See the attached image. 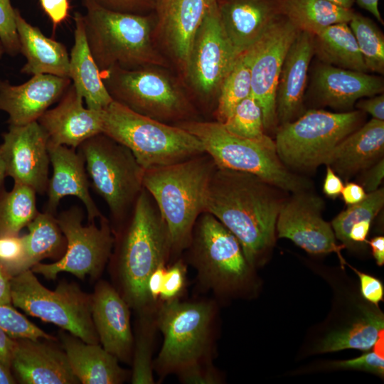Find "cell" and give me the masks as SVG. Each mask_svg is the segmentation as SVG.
Instances as JSON below:
<instances>
[{"instance_id": "obj_1", "label": "cell", "mask_w": 384, "mask_h": 384, "mask_svg": "<svg viewBox=\"0 0 384 384\" xmlns=\"http://www.w3.org/2000/svg\"><path fill=\"white\" fill-rule=\"evenodd\" d=\"M281 191L254 174L218 166L210 178L204 212L236 237L252 267L274 242L277 217L286 200Z\"/></svg>"}, {"instance_id": "obj_2", "label": "cell", "mask_w": 384, "mask_h": 384, "mask_svg": "<svg viewBox=\"0 0 384 384\" xmlns=\"http://www.w3.org/2000/svg\"><path fill=\"white\" fill-rule=\"evenodd\" d=\"M110 259L118 292L139 314L155 311L146 284L152 272L172 256L167 225L151 194L144 188L126 219L113 230Z\"/></svg>"}, {"instance_id": "obj_3", "label": "cell", "mask_w": 384, "mask_h": 384, "mask_svg": "<svg viewBox=\"0 0 384 384\" xmlns=\"http://www.w3.org/2000/svg\"><path fill=\"white\" fill-rule=\"evenodd\" d=\"M217 166L206 153L145 170L144 188L167 225L172 256L188 247L194 224L205 211L208 185Z\"/></svg>"}, {"instance_id": "obj_4", "label": "cell", "mask_w": 384, "mask_h": 384, "mask_svg": "<svg viewBox=\"0 0 384 384\" xmlns=\"http://www.w3.org/2000/svg\"><path fill=\"white\" fill-rule=\"evenodd\" d=\"M82 2L87 41L101 73L112 68L134 70L163 63L151 41L154 11L133 14L107 9L94 0Z\"/></svg>"}, {"instance_id": "obj_5", "label": "cell", "mask_w": 384, "mask_h": 384, "mask_svg": "<svg viewBox=\"0 0 384 384\" xmlns=\"http://www.w3.org/2000/svg\"><path fill=\"white\" fill-rule=\"evenodd\" d=\"M102 133L128 148L144 170L174 164L205 153L193 134L139 114L113 100L102 110Z\"/></svg>"}, {"instance_id": "obj_6", "label": "cell", "mask_w": 384, "mask_h": 384, "mask_svg": "<svg viewBox=\"0 0 384 384\" xmlns=\"http://www.w3.org/2000/svg\"><path fill=\"white\" fill-rule=\"evenodd\" d=\"M175 125L196 137L219 168L254 174L285 192L294 193L310 187L307 179L292 172L281 161L272 139L262 142L242 138L217 121L193 119Z\"/></svg>"}, {"instance_id": "obj_7", "label": "cell", "mask_w": 384, "mask_h": 384, "mask_svg": "<svg viewBox=\"0 0 384 384\" xmlns=\"http://www.w3.org/2000/svg\"><path fill=\"white\" fill-rule=\"evenodd\" d=\"M214 317L215 306L210 302L178 298L159 302L155 323L164 339L153 368L160 377L210 362Z\"/></svg>"}, {"instance_id": "obj_8", "label": "cell", "mask_w": 384, "mask_h": 384, "mask_svg": "<svg viewBox=\"0 0 384 384\" xmlns=\"http://www.w3.org/2000/svg\"><path fill=\"white\" fill-rule=\"evenodd\" d=\"M77 149L85 159L90 186L108 206L114 230L128 216L143 190L145 170L128 148L103 133Z\"/></svg>"}, {"instance_id": "obj_9", "label": "cell", "mask_w": 384, "mask_h": 384, "mask_svg": "<svg viewBox=\"0 0 384 384\" xmlns=\"http://www.w3.org/2000/svg\"><path fill=\"white\" fill-rule=\"evenodd\" d=\"M12 305L26 314L52 323L88 343H100L92 318V294L74 282L45 287L31 270L11 279Z\"/></svg>"}, {"instance_id": "obj_10", "label": "cell", "mask_w": 384, "mask_h": 384, "mask_svg": "<svg viewBox=\"0 0 384 384\" xmlns=\"http://www.w3.org/2000/svg\"><path fill=\"white\" fill-rule=\"evenodd\" d=\"M362 118L360 110H309L279 127L274 141L277 154L289 170L312 171L325 164L334 147L358 128Z\"/></svg>"}, {"instance_id": "obj_11", "label": "cell", "mask_w": 384, "mask_h": 384, "mask_svg": "<svg viewBox=\"0 0 384 384\" xmlns=\"http://www.w3.org/2000/svg\"><path fill=\"white\" fill-rule=\"evenodd\" d=\"M188 261L202 286L216 293L235 290L248 280L251 266L236 237L208 212L197 218L188 247Z\"/></svg>"}, {"instance_id": "obj_12", "label": "cell", "mask_w": 384, "mask_h": 384, "mask_svg": "<svg viewBox=\"0 0 384 384\" xmlns=\"http://www.w3.org/2000/svg\"><path fill=\"white\" fill-rule=\"evenodd\" d=\"M56 217L65 240L64 255L53 263L38 262L31 269L35 274L53 280L59 273H70L80 279L98 278L110 261L114 235L110 221L102 215L100 226L95 222L82 225L84 215L78 206L62 211Z\"/></svg>"}, {"instance_id": "obj_13", "label": "cell", "mask_w": 384, "mask_h": 384, "mask_svg": "<svg viewBox=\"0 0 384 384\" xmlns=\"http://www.w3.org/2000/svg\"><path fill=\"white\" fill-rule=\"evenodd\" d=\"M102 77L113 100L139 114L165 123L191 120L193 111L189 102L160 72L144 68H112L102 72Z\"/></svg>"}, {"instance_id": "obj_14", "label": "cell", "mask_w": 384, "mask_h": 384, "mask_svg": "<svg viewBox=\"0 0 384 384\" xmlns=\"http://www.w3.org/2000/svg\"><path fill=\"white\" fill-rule=\"evenodd\" d=\"M238 56L224 31L214 1L194 36L186 75L201 95L213 96L218 94Z\"/></svg>"}, {"instance_id": "obj_15", "label": "cell", "mask_w": 384, "mask_h": 384, "mask_svg": "<svg viewBox=\"0 0 384 384\" xmlns=\"http://www.w3.org/2000/svg\"><path fill=\"white\" fill-rule=\"evenodd\" d=\"M299 30L282 16L250 48L251 95L262 112L265 130L274 129L276 118V91L286 54Z\"/></svg>"}, {"instance_id": "obj_16", "label": "cell", "mask_w": 384, "mask_h": 384, "mask_svg": "<svg viewBox=\"0 0 384 384\" xmlns=\"http://www.w3.org/2000/svg\"><path fill=\"white\" fill-rule=\"evenodd\" d=\"M323 200L307 191L294 193L283 203L276 223L279 238L290 239L296 245L312 254L336 252L342 263L344 260L331 224L321 217Z\"/></svg>"}, {"instance_id": "obj_17", "label": "cell", "mask_w": 384, "mask_h": 384, "mask_svg": "<svg viewBox=\"0 0 384 384\" xmlns=\"http://www.w3.org/2000/svg\"><path fill=\"white\" fill-rule=\"evenodd\" d=\"M0 149L6 175L15 183L26 185L36 193L47 191L49 180L48 137L37 121L22 126L10 125L2 135Z\"/></svg>"}, {"instance_id": "obj_18", "label": "cell", "mask_w": 384, "mask_h": 384, "mask_svg": "<svg viewBox=\"0 0 384 384\" xmlns=\"http://www.w3.org/2000/svg\"><path fill=\"white\" fill-rule=\"evenodd\" d=\"M55 341L15 338L11 370L16 381L22 384L80 383L65 351Z\"/></svg>"}, {"instance_id": "obj_19", "label": "cell", "mask_w": 384, "mask_h": 384, "mask_svg": "<svg viewBox=\"0 0 384 384\" xmlns=\"http://www.w3.org/2000/svg\"><path fill=\"white\" fill-rule=\"evenodd\" d=\"M130 307L117 289L99 281L92 294V318L100 345L119 361L131 363L134 337Z\"/></svg>"}, {"instance_id": "obj_20", "label": "cell", "mask_w": 384, "mask_h": 384, "mask_svg": "<svg viewBox=\"0 0 384 384\" xmlns=\"http://www.w3.org/2000/svg\"><path fill=\"white\" fill-rule=\"evenodd\" d=\"M215 1L224 31L239 55L283 16V0Z\"/></svg>"}, {"instance_id": "obj_21", "label": "cell", "mask_w": 384, "mask_h": 384, "mask_svg": "<svg viewBox=\"0 0 384 384\" xmlns=\"http://www.w3.org/2000/svg\"><path fill=\"white\" fill-rule=\"evenodd\" d=\"M69 78L37 74L19 85L0 80V110L9 115L8 122L22 126L37 121L70 87Z\"/></svg>"}, {"instance_id": "obj_22", "label": "cell", "mask_w": 384, "mask_h": 384, "mask_svg": "<svg viewBox=\"0 0 384 384\" xmlns=\"http://www.w3.org/2000/svg\"><path fill=\"white\" fill-rule=\"evenodd\" d=\"M82 101L72 84L58 104L38 118L49 142L77 149L87 139L102 133V110L85 107Z\"/></svg>"}, {"instance_id": "obj_23", "label": "cell", "mask_w": 384, "mask_h": 384, "mask_svg": "<svg viewBox=\"0 0 384 384\" xmlns=\"http://www.w3.org/2000/svg\"><path fill=\"white\" fill-rule=\"evenodd\" d=\"M48 150L53 174L48 182L46 211L55 215L60 200L65 196H73L85 205L88 223L95 222L96 218L102 216L90 195V184L81 152L77 149L49 142Z\"/></svg>"}, {"instance_id": "obj_24", "label": "cell", "mask_w": 384, "mask_h": 384, "mask_svg": "<svg viewBox=\"0 0 384 384\" xmlns=\"http://www.w3.org/2000/svg\"><path fill=\"white\" fill-rule=\"evenodd\" d=\"M215 0H157L155 26L186 71L194 36Z\"/></svg>"}, {"instance_id": "obj_25", "label": "cell", "mask_w": 384, "mask_h": 384, "mask_svg": "<svg viewBox=\"0 0 384 384\" xmlns=\"http://www.w3.org/2000/svg\"><path fill=\"white\" fill-rule=\"evenodd\" d=\"M314 51L313 35L299 31L291 44L279 74L276 91V118L280 126L299 117Z\"/></svg>"}, {"instance_id": "obj_26", "label": "cell", "mask_w": 384, "mask_h": 384, "mask_svg": "<svg viewBox=\"0 0 384 384\" xmlns=\"http://www.w3.org/2000/svg\"><path fill=\"white\" fill-rule=\"evenodd\" d=\"M314 92L323 105L348 110L359 100L383 93L380 77L322 63L312 81Z\"/></svg>"}, {"instance_id": "obj_27", "label": "cell", "mask_w": 384, "mask_h": 384, "mask_svg": "<svg viewBox=\"0 0 384 384\" xmlns=\"http://www.w3.org/2000/svg\"><path fill=\"white\" fill-rule=\"evenodd\" d=\"M75 375L82 384H120L129 373L119 364V360L100 343H88L61 330L58 333Z\"/></svg>"}, {"instance_id": "obj_28", "label": "cell", "mask_w": 384, "mask_h": 384, "mask_svg": "<svg viewBox=\"0 0 384 384\" xmlns=\"http://www.w3.org/2000/svg\"><path fill=\"white\" fill-rule=\"evenodd\" d=\"M384 151V121L372 118L332 150L325 164L346 179L381 159Z\"/></svg>"}, {"instance_id": "obj_29", "label": "cell", "mask_w": 384, "mask_h": 384, "mask_svg": "<svg viewBox=\"0 0 384 384\" xmlns=\"http://www.w3.org/2000/svg\"><path fill=\"white\" fill-rule=\"evenodd\" d=\"M15 21L20 52L26 58L21 72L69 78L70 57L65 46L27 22L18 9H15Z\"/></svg>"}, {"instance_id": "obj_30", "label": "cell", "mask_w": 384, "mask_h": 384, "mask_svg": "<svg viewBox=\"0 0 384 384\" xmlns=\"http://www.w3.org/2000/svg\"><path fill=\"white\" fill-rule=\"evenodd\" d=\"M74 21V45L70 55L69 78L75 90L85 100L87 107L102 110L113 99L103 82L101 70L88 46L83 15L75 12Z\"/></svg>"}, {"instance_id": "obj_31", "label": "cell", "mask_w": 384, "mask_h": 384, "mask_svg": "<svg viewBox=\"0 0 384 384\" xmlns=\"http://www.w3.org/2000/svg\"><path fill=\"white\" fill-rule=\"evenodd\" d=\"M313 36L314 54L323 63L368 72L348 23L331 25Z\"/></svg>"}, {"instance_id": "obj_32", "label": "cell", "mask_w": 384, "mask_h": 384, "mask_svg": "<svg viewBox=\"0 0 384 384\" xmlns=\"http://www.w3.org/2000/svg\"><path fill=\"white\" fill-rule=\"evenodd\" d=\"M26 227L28 233L23 235L25 245L23 272L31 270L44 259L58 260L64 255L66 240L55 215L47 211L38 212Z\"/></svg>"}, {"instance_id": "obj_33", "label": "cell", "mask_w": 384, "mask_h": 384, "mask_svg": "<svg viewBox=\"0 0 384 384\" xmlns=\"http://www.w3.org/2000/svg\"><path fill=\"white\" fill-rule=\"evenodd\" d=\"M346 9L326 0H283L282 14L299 31L315 35L338 23H348L353 15Z\"/></svg>"}, {"instance_id": "obj_34", "label": "cell", "mask_w": 384, "mask_h": 384, "mask_svg": "<svg viewBox=\"0 0 384 384\" xmlns=\"http://www.w3.org/2000/svg\"><path fill=\"white\" fill-rule=\"evenodd\" d=\"M383 327L382 313L363 309V315L359 319L346 329L328 334L317 346L316 350L319 353L346 348L369 350L373 346Z\"/></svg>"}, {"instance_id": "obj_35", "label": "cell", "mask_w": 384, "mask_h": 384, "mask_svg": "<svg viewBox=\"0 0 384 384\" xmlns=\"http://www.w3.org/2000/svg\"><path fill=\"white\" fill-rule=\"evenodd\" d=\"M36 192L31 187L15 183L10 191L0 193V236L19 235L37 215Z\"/></svg>"}, {"instance_id": "obj_36", "label": "cell", "mask_w": 384, "mask_h": 384, "mask_svg": "<svg viewBox=\"0 0 384 384\" xmlns=\"http://www.w3.org/2000/svg\"><path fill=\"white\" fill-rule=\"evenodd\" d=\"M251 92V55L247 50L239 55L220 87L215 112L217 122H225Z\"/></svg>"}, {"instance_id": "obj_37", "label": "cell", "mask_w": 384, "mask_h": 384, "mask_svg": "<svg viewBox=\"0 0 384 384\" xmlns=\"http://www.w3.org/2000/svg\"><path fill=\"white\" fill-rule=\"evenodd\" d=\"M369 72L384 73V36L370 18L355 12L348 22Z\"/></svg>"}, {"instance_id": "obj_38", "label": "cell", "mask_w": 384, "mask_h": 384, "mask_svg": "<svg viewBox=\"0 0 384 384\" xmlns=\"http://www.w3.org/2000/svg\"><path fill=\"white\" fill-rule=\"evenodd\" d=\"M155 311L140 314L139 329L134 341L132 370L130 373L133 384H154L152 350L156 329Z\"/></svg>"}, {"instance_id": "obj_39", "label": "cell", "mask_w": 384, "mask_h": 384, "mask_svg": "<svg viewBox=\"0 0 384 384\" xmlns=\"http://www.w3.org/2000/svg\"><path fill=\"white\" fill-rule=\"evenodd\" d=\"M221 124L229 132L242 138L262 142L271 139L265 133L260 104L252 95L241 101Z\"/></svg>"}, {"instance_id": "obj_40", "label": "cell", "mask_w": 384, "mask_h": 384, "mask_svg": "<svg viewBox=\"0 0 384 384\" xmlns=\"http://www.w3.org/2000/svg\"><path fill=\"white\" fill-rule=\"evenodd\" d=\"M384 203V190L379 188L367 193L361 202L348 206L331 222L335 237L344 245H351L349 233L352 226L362 220H370L377 215Z\"/></svg>"}, {"instance_id": "obj_41", "label": "cell", "mask_w": 384, "mask_h": 384, "mask_svg": "<svg viewBox=\"0 0 384 384\" xmlns=\"http://www.w3.org/2000/svg\"><path fill=\"white\" fill-rule=\"evenodd\" d=\"M0 326L13 338H45L56 340L48 334L11 305H0Z\"/></svg>"}, {"instance_id": "obj_42", "label": "cell", "mask_w": 384, "mask_h": 384, "mask_svg": "<svg viewBox=\"0 0 384 384\" xmlns=\"http://www.w3.org/2000/svg\"><path fill=\"white\" fill-rule=\"evenodd\" d=\"M25 245L23 235L0 236V263L11 277L23 272Z\"/></svg>"}, {"instance_id": "obj_43", "label": "cell", "mask_w": 384, "mask_h": 384, "mask_svg": "<svg viewBox=\"0 0 384 384\" xmlns=\"http://www.w3.org/2000/svg\"><path fill=\"white\" fill-rule=\"evenodd\" d=\"M15 9L11 6V0H0V41L5 52L11 55L20 53Z\"/></svg>"}, {"instance_id": "obj_44", "label": "cell", "mask_w": 384, "mask_h": 384, "mask_svg": "<svg viewBox=\"0 0 384 384\" xmlns=\"http://www.w3.org/2000/svg\"><path fill=\"white\" fill-rule=\"evenodd\" d=\"M186 275V263L182 258H178L166 269L159 301L178 299L185 287Z\"/></svg>"}, {"instance_id": "obj_45", "label": "cell", "mask_w": 384, "mask_h": 384, "mask_svg": "<svg viewBox=\"0 0 384 384\" xmlns=\"http://www.w3.org/2000/svg\"><path fill=\"white\" fill-rule=\"evenodd\" d=\"M180 382L186 384H216L219 378L210 362L190 366L178 374Z\"/></svg>"}, {"instance_id": "obj_46", "label": "cell", "mask_w": 384, "mask_h": 384, "mask_svg": "<svg viewBox=\"0 0 384 384\" xmlns=\"http://www.w3.org/2000/svg\"><path fill=\"white\" fill-rule=\"evenodd\" d=\"M100 6L118 12L145 15L153 12L157 0H94Z\"/></svg>"}, {"instance_id": "obj_47", "label": "cell", "mask_w": 384, "mask_h": 384, "mask_svg": "<svg viewBox=\"0 0 384 384\" xmlns=\"http://www.w3.org/2000/svg\"><path fill=\"white\" fill-rule=\"evenodd\" d=\"M333 366L339 368L366 370L380 376L384 374V359L375 352L365 353L353 359L337 361Z\"/></svg>"}, {"instance_id": "obj_48", "label": "cell", "mask_w": 384, "mask_h": 384, "mask_svg": "<svg viewBox=\"0 0 384 384\" xmlns=\"http://www.w3.org/2000/svg\"><path fill=\"white\" fill-rule=\"evenodd\" d=\"M353 270L359 277L363 297L373 304L378 305L383 299L384 289L382 282L373 276Z\"/></svg>"}, {"instance_id": "obj_49", "label": "cell", "mask_w": 384, "mask_h": 384, "mask_svg": "<svg viewBox=\"0 0 384 384\" xmlns=\"http://www.w3.org/2000/svg\"><path fill=\"white\" fill-rule=\"evenodd\" d=\"M41 5L55 28L64 21L70 9L68 0H39Z\"/></svg>"}, {"instance_id": "obj_50", "label": "cell", "mask_w": 384, "mask_h": 384, "mask_svg": "<svg viewBox=\"0 0 384 384\" xmlns=\"http://www.w3.org/2000/svg\"><path fill=\"white\" fill-rule=\"evenodd\" d=\"M361 186L367 193L379 188L384 177V159L382 158L376 163L365 169Z\"/></svg>"}, {"instance_id": "obj_51", "label": "cell", "mask_w": 384, "mask_h": 384, "mask_svg": "<svg viewBox=\"0 0 384 384\" xmlns=\"http://www.w3.org/2000/svg\"><path fill=\"white\" fill-rule=\"evenodd\" d=\"M359 100L356 102V106L360 111L370 114L373 119L384 121L383 93Z\"/></svg>"}, {"instance_id": "obj_52", "label": "cell", "mask_w": 384, "mask_h": 384, "mask_svg": "<svg viewBox=\"0 0 384 384\" xmlns=\"http://www.w3.org/2000/svg\"><path fill=\"white\" fill-rule=\"evenodd\" d=\"M15 343V338L0 326V364L9 370L11 368Z\"/></svg>"}, {"instance_id": "obj_53", "label": "cell", "mask_w": 384, "mask_h": 384, "mask_svg": "<svg viewBox=\"0 0 384 384\" xmlns=\"http://www.w3.org/2000/svg\"><path fill=\"white\" fill-rule=\"evenodd\" d=\"M166 269V265L158 267L152 272L147 281V292L151 299L155 304H159V296L163 286Z\"/></svg>"}, {"instance_id": "obj_54", "label": "cell", "mask_w": 384, "mask_h": 384, "mask_svg": "<svg viewBox=\"0 0 384 384\" xmlns=\"http://www.w3.org/2000/svg\"><path fill=\"white\" fill-rule=\"evenodd\" d=\"M343 183L341 178L329 166L323 185L324 193L331 198L338 197L342 191Z\"/></svg>"}, {"instance_id": "obj_55", "label": "cell", "mask_w": 384, "mask_h": 384, "mask_svg": "<svg viewBox=\"0 0 384 384\" xmlns=\"http://www.w3.org/2000/svg\"><path fill=\"white\" fill-rule=\"evenodd\" d=\"M344 202L351 206L362 201L367 196L363 187L353 182L347 183L342 189L341 193Z\"/></svg>"}, {"instance_id": "obj_56", "label": "cell", "mask_w": 384, "mask_h": 384, "mask_svg": "<svg viewBox=\"0 0 384 384\" xmlns=\"http://www.w3.org/2000/svg\"><path fill=\"white\" fill-rule=\"evenodd\" d=\"M11 276L0 263V305H12L11 295Z\"/></svg>"}, {"instance_id": "obj_57", "label": "cell", "mask_w": 384, "mask_h": 384, "mask_svg": "<svg viewBox=\"0 0 384 384\" xmlns=\"http://www.w3.org/2000/svg\"><path fill=\"white\" fill-rule=\"evenodd\" d=\"M370 224V220H362L355 223L352 226L348 235L351 243L363 242L366 241Z\"/></svg>"}, {"instance_id": "obj_58", "label": "cell", "mask_w": 384, "mask_h": 384, "mask_svg": "<svg viewBox=\"0 0 384 384\" xmlns=\"http://www.w3.org/2000/svg\"><path fill=\"white\" fill-rule=\"evenodd\" d=\"M369 244L372 248V253L376 263L379 266L384 264V238L377 236L373 238Z\"/></svg>"}, {"instance_id": "obj_59", "label": "cell", "mask_w": 384, "mask_h": 384, "mask_svg": "<svg viewBox=\"0 0 384 384\" xmlns=\"http://www.w3.org/2000/svg\"><path fill=\"white\" fill-rule=\"evenodd\" d=\"M358 4L370 13L377 21L383 24V20L378 9L379 0H356Z\"/></svg>"}, {"instance_id": "obj_60", "label": "cell", "mask_w": 384, "mask_h": 384, "mask_svg": "<svg viewBox=\"0 0 384 384\" xmlns=\"http://www.w3.org/2000/svg\"><path fill=\"white\" fill-rule=\"evenodd\" d=\"M16 381L11 370L0 364V384H14Z\"/></svg>"}, {"instance_id": "obj_61", "label": "cell", "mask_w": 384, "mask_h": 384, "mask_svg": "<svg viewBox=\"0 0 384 384\" xmlns=\"http://www.w3.org/2000/svg\"><path fill=\"white\" fill-rule=\"evenodd\" d=\"M374 352L383 358V330L378 334V338L373 345Z\"/></svg>"}, {"instance_id": "obj_62", "label": "cell", "mask_w": 384, "mask_h": 384, "mask_svg": "<svg viewBox=\"0 0 384 384\" xmlns=\"http://www.w3.org/2000/svg\"><path fill=\"white\" fill-rule=\"evenodd\" d=\"M6 171L5 164L2 157V154L0 149V193L2 192L4 188V179L6 176Z\"/></svg>"}, {"instance_id": "obj_63", "label": "cell", "mask_w": 384, "mask_h": 384, "mask_svg": "<svg viewBox=\"0 0 384 384\" xmlns=\"http://www.w3.org/2000/svg\"><path fill=\"white\" fill-rule=\"evenodd\" d=\"M326 1L331 2L336 5H338L339 6L346 8V9H352L354 3L356 2V0H326Z\"/></svg>"}, {"instance_id": "obj_64", "label": "cell", "mask_w": 384, "mask_h": 384, "mask_svg": "<svg viewBox=\"0 0 384 384\" xmlns=\"http://www.w3.org/2000/svg\"><path fill=\"white\" fill-rule=\"evenodd\" d=\"M5 52L4 50V48L1 44V42L0 41V58H1L2 55L4 54V53Z\"/></svg>"}]
</instances>
